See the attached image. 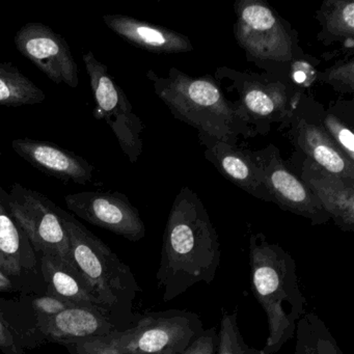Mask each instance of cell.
I'll use <instances>...</instances> for the list:
<instances>
[{"label":"cell","instance_id":"cell-12","mask_svg":"<svg viewBox=\"0 0 354 354\" xmlns=\"http://www.w3.org/2000/svg\"><path fill=\"white\" fill-rule=\"evenodd\" d=\"M38 326L49 339L67 345L118 329L109 317L84 306H73L55 316H38Z\"/></svg>","mask_w":354,"mask_h":354},{"label":"cell","instance_id":"cell-24","mask_svg":"<svg viewBox=\"0 0 354 354\" xmlns=\"http://www.w3.org/2000/svg\"><path fill=\"white\" fill-rule=\"evenodd\" d=\"M216 156L223 173L234 183L250 192L258 189V180L244 157L235 151H225L223 149L218 151Z\"/></svg>","mask_w":354,"mask_h":354},{"label":"cell","instance_id":"cell-16","mask_svg":"<svg viewBox=\"0 0 354 354\" xmlns=\"http://www.w3.org/2000/svg\"><path fill=\"white\" fill-rule=\"evenodd\" d=\"M298 142L321 169L342 179L353 181V163L339 151L323 128L302 123L298 129Z\"/></svg>","mask_w":354,"mask_h":354},{"label":"cell","instance_id":"cell-17","mask_svg":"<svg viewBox=\"0 0 354 354\" xmlns=\"http://www.w3.org/2000/svg\"><path fill=\"white\" fill-rule=\"evenodd\" d=\"M42 270L51 296L76 306L93 308L109 316L111 313L95 297L82 279L59 266L53 259L43 256Z\"/></svg>","mask_w":354,"mask_h":354},{"label":"cell","instance_id":"cell-9","mask_svg":"<svg viewBox=\"0 0 354 354\" xmlns=\"http://www.w3.org/2000/svg\"><path fill=\"white\" fill-rule=\"evenodd\" d=\"M237 14L236 37L250 55L277 62L292 59L291 37L268 6L246 0L237 6Z\"/></svg>","mask_w":354,"mask_h":354},{"label":"cell","instance_id":"cell-29","mask_svg":"<svg viewBox=\"0 0 354 354\" xmlns=\"http://www.w3.org/2000/svg\"><path fill=\"white\" fill-rule=\"evenodd\" d=\"M0 350H3L6 354H18L13 333L1 314H0Z\"/></svg>","mask_w":354,"mask_h":354},{"label":"cell","instance_id":"cell-8","mask_svg":"<svg viewBox=\"0 0 354 354\" xmlns=\"http://www.w3.org/2000/svg\"><path fill=\"white\" fill-rule=\"evenodd\" d=\"M17 50L36 65L51 82L76 88L80 84L78 66L67 41L40 22L24 24L14 38Z\"/></svg>","mask_w":354,"mask_h":354},{"label":"cell","instance_id":"cell-18","mask_svg":"<svg viewBox=\"0 0 354 354\" xmlns=\"http://www.w3.org/2000/svg\"><path fill=\"white\" fill-rule=\"evenodd\" d=\"M293 354H345L324 321L310 312L304 314L296 326Z\"/></svg>","mask_w":354,"mask_h":354},{"label":"cell","instance_id":"cell-26","mask_svg":"<svg viewBox=\"0 0 354 354\" xmlns=\"http://www.w3.org/2000/svg\"><path fill=\"white\" fill-rule=\"evenodd\" d=\"M217 333L216 327L205 328L181 354H216Z\"/></svg>","mask_w":354,"mask_h":354},{"label":"cell","instance_id":"cell-30","mask_svg":"<svg viewBox=\"0 0 354 354\" xmlns=\"http://www.w3.org/2000/svg\"><path fill=\"white\" fill-rule=\"evenodd\" d=\"M12 289V283L8 275L0 270V291H7Z\"/></svg>","mask_w":354,"mask_h":354},{"label":"cell","instance_id":"cell-19","mask_svg":"<svg viewBox=\"0 0 354 354\" xmlns=\"http://www.w3.org/2000/svg\"><path fill=\"white\" fill-rule=\"evenodd\" d=\"M45 99V93L13 64L0 63V106L39 104Z\"/></svg>","mask_w":354,"mask_h":354},{"label":"cell","instance_id":"cell-23","mask_svg":"<svg viewBox=\"0 0 354 354\" xmlns=\"http://www.w3.org/2000/svg\"><path fill=\"white\" fill-rule=\"evenodd\" d=\"M216 354H261V350L246 343L240 330L237 310L225 312L219 327Z\"/></svg>","mask_w":354,"mask_h":354},{"label":"cell","instance_id":"cell-4","mask_svg":"<svg viewBox=\"0 0 354 354\" xmlns=\"http://www.w3.org/2000/svg\"><path fill=\"white\" fill-rule=\"evenodd\" d=\"M69 238L74 266L95 297L111 314H130L132 301L140 291L127 265L72 215L59 208Z\"/></svg>","mask_w":354,"mask_h":354},{"label":"cell","instance_id":"cell-28","mask_svg":"<svg viewBox=\"0 0 354 354\" xmlns=\"http://www.w3.org/2000/svg\"><path fill=\"white\" fill-rule=\"evenodd\" d=\"M353 68V62L350 61L349 63L341 66V67H335L328 70L324 75L327 82L333 84H337L339 88H346L347 90L348 86V91L352 92L354 84Z\"/></svg>","mask_w":354,"mask_h":354},{"label":"cell","instance_id":"cell-5","mask_svg":"<svg viewBox=\"0 0 354 354\" xmlns=\"http://www.w3.org/2000/svg\"><path fill=\"white\" fill-rule=\"evenodd\" d=\"M0 192L6 198L3 200L0 196V200L6 203L8 212L32 245L43 256L53 259L59 266L82 279L72 260L69 238L59 207L37 190L19 183L13 184L8 192Z\"/></svg>","mask_w":354,"mask_h":354},{"label":"cell","instance_id":"cell-22","mask_svg":"<svg viewBox=\"0 0 354 354\" xmlns=\"http://www.w3.org/2000/svg\"><path fill=\"white\" fill-rule=\"evenodd\" d=\"M320 13L329 34L352 40L354 35V3L352 0L325 1Z\"/></svg>","mask_w":354,"mask_h":354},{"label":"cell","instance_id":"cell-14","mask_svg":"<svg viewBox=\"0 0 354 354\" xmlns=\"http://www.w3.org/2000/svg\"><path fill=\"white\" fill-rule=\"evenodd\" d=\"M264 178L271 196L281 208L310 219L314 225L328 221L318 198L283 165L268 167Z\"/></svg>","mask_w":354,"mask_h":354},{"label":"cell","instance_id":"cell-1","mask_svg":"<svg viewBox=\"0 0 354 354\" xmlns=\"http://www.w3.org/2000/svg\"><path fill=\"white\" fill-rule=\"evenodd\" d=\"M218 235L198 196H179L169 213L156 273L163 301L196 283L210 285L221 265Z\"/></svg>","mask_w":354,"mask_h":354},{"label":"cell","instance_id":"cell-6","mask_svg":"<svg viewBox=\"0 0 354 354\" xmlns=\"http://www.w3.org/2000/svg\"><path fill=\"white\" fill-rule=\"evenodd\" d=\"M156 88L171 109L201 131L223 140L233 133L235 113L210 80L180 73L158 80Z\"/></svg>","mask_w":354,"mask_h":354},{"label":"cell","instance_id":"cell-10","mask_svg":"<svg viewBox=\"0 0 354 354\" xmlns=\"http://www.w3.org/2000/svg\"><path fill=\"white\" fill-rule=\"evenodd\" d=\"M68 209L97 227L130 241L146 235L140 213L123 194L109 192H82L65 196Z\"/></svg>","mask_w":354,"mask_h":354},{"label":"cell","instance_id":"cell-11","mask_svg":"<svg viewBox=\"0 0 354 354\" xmlns=\"http://www.w3.org/2000/svg\"><path fill=\"white\" fill-rule=\"evenodd\" d=\"M12 148L32 167L66 183L86 185L94 178V165L84 157L53 142L17 138L12 142Z\"/></svg>","mask_w":354,"mask_h":354},{"label":"cell","instance_id":"cell-15","mask_svg":"<svg viewBox=\"0 0 354 354\" xmlns=\"http://www.w3.org/2000/svg\"><path fill=\"white\" fill-rule=\"evenodd\" d=\"M105 26L131 44L151 53H186L192 49L186 37L123 15H104Z\"/></svg>","mask_w":354,"mask_h":354},{"label":"cell","instance_id":"cell-21","mask_svg":"<svg viewBox=\"0 0 354 354\" xmlns=\"http://www.w3.org/2000/svg\"><path fill=\"white\" fill-rule=\"evenodd\" d=\"M242 103L256 117H270L286 109L287 99L277 86L252 84L242 92Z\"/></svg>","mask_w":354,"mask_h":354},{"label":"cell","instance_id":"cell-2","mask_svg":"<svg viewBox=\"0 0 354 354\" xmlns=\"http://www.w3.org/2000/svg\"><path fill=\"white\" fill-rule=\"evenodd\" d=\"M250 281L267 317L269 335L261 354H275L293 339L306 299L298 283L297 265L289 252L263 234L250 239Z\"/></svg>","mask_w":354,"mask_h":354},{"label":"cell","instance_id":"cell-25","mask_svg":"<svg viewBox=\"0 0 354 354\" xmlns=\"http://www.w3.org/2000/svg\"><path fill=\"white\" fill-rule=\"evenodd\" d=\"M323 124V129L328 134L329 138L337 145L339 151L353 163L354 136L351 130L333 115L325 118Z\"/></svg>","mask_w":354,"mask_h":354},{"label":"cell","instance_id":"cell-31","mask_svg":"<svg viewBox=\"0 0 354 354\" xmlns=\"http://www.w3.org/2000/svg\"><path fill=\"white\" fill-rule=\"evenodd\" d=\"M306 72H304V70L300 68L299 64H297V67H295V71H294V80H296V82L298 84H304L306 80Z\"/></svg>","mask_w":354,"mask_h":354},{"label":"cell","instance_id":"cell-27","mask_svg":"<svg viewBox=\"0 0 354 354\" xmlns=\"http://www.w3.org/2000/svg\"><path fill=\"white\" fill-rule=\"evenodd\" d=\"M76 304L71 302L66 301V300L59 299L55 296H43V297L37 298L34 301V308L36 310L38 316L51 317L67 308H73ZM86 308V306H84Z\"/></svg>","mask_w":354,"mask_h":354},{"label":"cell","instance_id":"cell-20","mask_svg":"<svg viewBox=\"0 0 354 354\" xmlns=\"http://www.w3.org/2000/svg\"><path fill=\"white\" fill-rule=\"evenodd\" d=\"M21 268L19 229L0 200V270L6 274L18 275Z\"/></svg>","mask_w":354,"mask_h":354},{"label":"cell","instance_id":"cell-3","mask_svg":"<svg viewBox=\"0 0 354 354\" xmlns=\"http://www.w3.org/2000/svg\"><path fill=\"white\" fill-rule=\"evenodd\" d=\"M204 329L196 313L159 310L127 328L71 344L75 354H181Z\"/></svg>","mask_w":354,"mask_h":354},{"label":"cell","instance_id":"cell-13","mask_svg":"<svg viewBox=\"0 0 354 354\" xmlns=\"http://www.w3.org/2000/svg\"><path fill=\"white\" fill-rule=\"evenodd\" d=\"M321 206L335 225L349 232L354 230V192L352 182L327 173L320 167H310L304 176Z\"/></svg>","mask_w":354,"mask_h":354},{"label":"cell","instance_id":"cell-7","mask_svg":"<svg viewBox=\"0 0 354 354\" xmlns=\"http://www.w3.org/2000/svg\"><path fill=\"white\" fill-rule=\"evenodd\" d=\"M84 63L96 102L95 115L111 126L124 153L134 162L142 151L140 119L132 113L125 93L113 82L106 66L96 59L93 51L84 53Z\"/></svg>","mask_w":354,"mask_h":354}]
</instances>
